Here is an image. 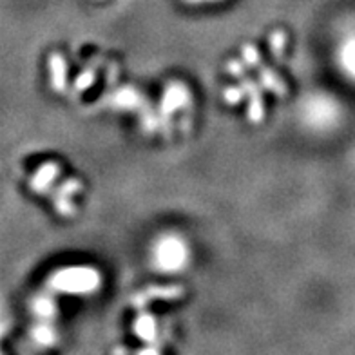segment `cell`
Masks as SVG:
<instances>
[{"instance_id": "3", "label": "cell", "mask_w": 355, "mask_h": 355, "mask_svg": "<svg viewBox=\"0 0 355 355\" xmlns=\"http://www.w3.org/2000/svg\"><path fill=\"white\" fill-rule=\"evenodd\" d=\"M60 174V167L56 164H44L42 167L38 168L37 173H35V176L31 178V182H29V185H31V189L37 192H46L47 189L51 187L53 180H55L56 176Z\"/></svg>"}, {"instance_id": "2", "label": "cell", "mask_w": 355, "mask_h": 355, "mask_svg": "<svg viewBox=\"0 0 355 355\" xmlns=\"http://www.w3.org/2000/svg\"><path fill=\"white\" fill-rule=\"evenodd\" d=\"M187 247L176 236H167L158 241L155 248V261L162 272H180L187 263Z\"/></svg>"}, {"instance_id": "10", "label": "cell", "mask_w": 355, "mask_h": 355, "mask_svg": "<svg viewBox=\"0 0 355 355\" xmlns=\"http://www.w3.org/2000/svg\"><path fill=\"white\" fill-rule=\"evenodd\" d=\"M94 82V73L91 69L89 71H85L84 75L80 76L78 80H76V89H78V91H84L85 87H89V85L93 84Z\"/></svg>"}, {"instance_id": "6", "label": "cell", "mask_w": 355, "mask_h": 355, "mask_svg": "<svg viewBox=\"0 0 355 355\" xmlns=\"http://www.w3.org/2000/svg\"><path fill=\"white\" fill-rule=\"evenodd\" d=\"M135 332L136 336L144 339L145 343H155L156 339V324L155 319L147 315V313H141L140 318L136 319L135 324Z\"/></svg>"}, {"instance_id": "7", "label": "cell", "mask_w": 355, "mask_h": 355, "mask_svg": "<svg viewBox=\"0 0 355 355\" xmlns=\"http://www.w3.org/2000/svg\"><path fill=\"white\" fill-rule=\"evenodd\" d=\"M66 62L60 55L51 56V84L55 91H62L66 87Z\"/></svg>"}, {"instance_id": "13", "label": "cell", "mask_w": 355, "mask_h": 355, "mask_svg": "<svg viewBox=\"0 0 355 355\" xmlns=\"http://www.w3.org/2000/svg\"><path fill=\"white\" fill-rule=\"evenodd\" d=\"M243 55H245V58H247V62H250V66H252V64H257V62H259V55H257L256 47L245 46V47H243Z\"/></svg>"}, {"instance_id": "14", "label": "cell", "mask_w": 355, "mask_h": 355, "mask_svg": "<svg viewBox=\"0 0 355 355\" xmlns=\"http://www.w3.org/2000/svg\"><path fill=\"white\" fill-rule=\"evenodd\" d=\"M187 2H205V0H187ZM209 2V0H207Z\"/></svg>"}, {"instance_id": "1", "label": "cell", "mask_w": 355, "mask_h": 355, "mask_svg": "<svg viewBox=\"0 0 355 355\" xmlns=\"http://www.w3.org/2000/svg\"><path fill=\"white\" fill-rule=\"evenodd\" d=\"M51 286L66 294H89L100 286V274L91 266H69L56 272Z\"/></svg>"}, {"instance_id": "8", "label": "cell", "mask_w": 355, "mask_h": 355, "mask_svg": "<svg viewBox=\"0 0 355 355\" xmlns=\"http://www.w3.org/2000/svg\"><path fill=\"white\" fill-rule=\"evenodd\" d=\"M138 102H140V96L136 93H132L131 89H123L122 93L116 94V100H114V103L120 105V107H132V105L136 107Z\"/></svg>"}, {"instance_id": "9", "label": "cell", "mask_w": 355, "mask_h": 355, "mask_svg": "<svg viewBox=\"0 0 355 355\" xmlns=\"http://www.w3.org/2000/svg\"><path fill=\"white\" fill-rule=\"evenodd\" d=\"M283 44H285V33L283 31H276L272 35V47H274V53L279 58L281 53H283Z\"/></svg>"}, {"instance_id": "12", "label": "cell", "mask_w": 355, "mask_h": 355, "mask_svg": "<svg viewBox=\"0 0 355 355\" xmlns=\"http://www.w3.org/2000/svg\"><path fill=\"white\" fill-rule=\"evenodd\" d=\"M38 310H40L38 313L44 318H53V313H55V306L51 301H38Z\"/></svg>"}, {"instance_id": "5", "label": "cell", "mask_w": 355, "mask_h": 355, "mask_svg": "<svg viewBox=\"0 0 355 355\" xmlns=\"http://www.w3.org/2000/svg\"><path fill=\"white\" fill-rule=\"evenodd\" d=\"M187 102H189L187 89L183 87L182 84H171L167 87V93H165L164 96L162 107H164L165 114H168V112L176 111V109H180Z\"/></svg>"}, {"instance_id": "11", "label": "cell", "mask_w": 355, "mask_h": 355, "mask_svg": "<svg viewBox=\"0 0 355 355\" xmlns=\"http://www.w3.org/2000/svg\"><path fill=\"white\" fill-rule=\"evenodd\" d=\"M243 98V91H239L236 87H227L225 89V100L229 103H238Z\"/></svg>"}, {"instance_id": "4", "label": "cell", "mask_w": 355, "mask_h": 355, "mask_svg": "<svg viewBox=\"0 0 355 355\" xmlns=\"http://www.w3.org/2000/svg\"><path fill=\"white\" fill-rule=\"evenodd\" d=\"M183 294V290L180 286H164V288H159V286H150L149 290H145L144 294L136 295V300L132 303L136 306H141L145 301L149 300H180V295Z\"/></svg>"}]
</instances>
